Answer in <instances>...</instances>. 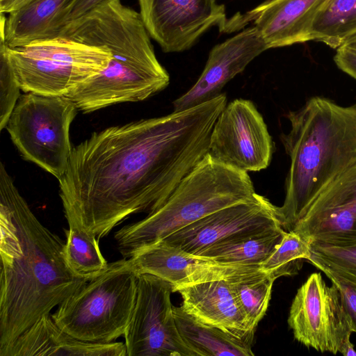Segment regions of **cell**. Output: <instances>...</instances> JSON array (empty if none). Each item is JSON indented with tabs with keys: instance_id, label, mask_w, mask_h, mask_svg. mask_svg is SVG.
I'll return each instance as SVG.
<instances>
[{
	"instance_id": "12",
	"label": "cell",
	"mask_w": 356,
	"mask_h": 356,
	"mask_svg": "<svg viewBox=\"0 0 356 356\" xmlns=\"http://www.w3.org/2000/svg\"><path fill=\"white\" fill-rule=\"evenodd\" d=\"M278 207L255 193L250 200L213 212L163 240L198 255L235 236L282 227Z\"/></svg>"
},
{
	"instance_id": "18",
	"label": "cell",
	"mask_w": 356,
	"mask_h": 356,
	"mask_svg": "<svg viewBox=\"0 0 356 356\" xmlns=\"http://www.w3.org/2000/svg\"><path fill=\"white\" fill-rule=\"evenodd\" d=\"M182 308L196 321L240 338L254 334L228 280H215L177 288Z\"/></svg>"
},
{
	"instance_id": "27",
	"label": "cell",
	"mask_w": 356,
	"mask_h": 356,
	"mask_svg": "<svg viewBox=\"0 0 356 356\" xmlns=\"http://www.w3.org/2000/svg\"><path fill=\"white\" fill-rule=\"evenodd\" d=\"M8 46L0 38V129L6 128L10 114L20 95L17 82L7 50Z\"/></svg>"
},
{
	"instance_id": "6",
	"label": "cell",
	"mask_w": 356,
	"mask_h": 356,
	"mask_svg": "<svg viewBox=\"0 0 356 356\" xmlns=\"http://www.w3.org/2000/svg\"><path fill=\"white\" fill-rule=\"evenodd\" d=\"M7 50L21 90L44 95H67L99 74L111 59L105 46L60 36Z\"/></svg>"
},
{
	"instance_id": "13",
	"label": "cell",
	"mask_w": 356,
	"mask_h": 356,
	"mask_svg": "<svg viewBox=\"0 0 356 356\" xmlns=\"http://www.w3.org/2000/svg\"><path fill=\"white\" fill-rule=\"evenodd\" d=\"M292 231L309 243L356 241V164L306 207Z\"/></svg>"
},
{
	"instance_id": "31",
	"label": "cell",
	"mask_w": 356,
	"mask_h": 356,
	"mask_svg": "<svg viewBox=\"0 0 356 356\" xmlns=\"http://www.w3.org/2000/svg\"><path fill=\"white\" fill-rule=\"evenodd\" d=\"M34 0H0V12L9 14L17 11Z\"/></svg>"
},
{
	"instance_id": "24",
	"label": "cell",
	"mask_w": 356,
	"mask_h": 356,
	"mask_svg": "<svg viewBox=\"0 0 356 356\" xmlns=\"http://www.w3.org/2000/svg\"><path fill=\"white\" fill-rule=\"evenodd\" d=\"M309 262L331 280L356 286V241L310 243Z\"/></svg>"
},
{
	"instance_id": "1",
	"label": "cell",
	"mask_w": 356,
	"mask_h": 356,
	"mask_svg": "<svg viewBox=\"0 0 356 356\" xmlns=\"http://www.w3.org/2000/svg\"><path fill=\"white\" fill-rule=\"evenodd\" d=\"M227 105L217 97L165 116L107 127L72 147L59 194L68 225L97 236L155 211L209 154Z\"/></svg>"
},
{
	"instance_id": "19",
	"label": "cell",
	"mask_w": 356,
	"mask_h": 356,
	"mask_svg": "<svg viewBox=\"0 0 356 356\" xmlns=\"http://www.w3.org/2000/svg\"><path fill=\"white\" fill-rule=\"evenodd\" d=\"M77 0H34L19 10L1 13L0 38L11 48L56 37Z\"/></svg>"
},
{
	"instance_id": "8",
	"label": "cell",
	"mask_w": 356,
	"mask_h": 356,
	"mask_svg": "<svg viewBox=\"0 0 356 356\" xmlns=\"http://www.w3.org/2000/svg\"><path fill=\"white\" fill-rule=\"evenodd\" d=\"M288 324L294 338L322 353L356 355L353 333L339 291L327 286L320 273L311 274L292 301Z\"/></svg>"
},
{
	"instance_id": "16",
	"label": "cell",
	"mask_w": 356,
	"mask_h": 356,
	"mask_svg": "<svg viewBox=\"0 0 356 356\" xmlns=\"http://www.w3.org/2000/svg\"><path fill=\"white\" fill-rule=\"evenodd\" d=\"M266 50L265 43L254 26H248L216 44L210 51L195 84L172 102L173 111L188 109L217 97L227 82Z\"/></svg>"
},
{
	"instance_id": "26",
	"label": "cell",
	"mask_w": 356,
	"mask_h": 356,
	"mask_svg": "<svg viewBox=\"0 0 356 356\" xmlns=\"http://www.w3.org/2000/svg\"><path fill=\"white\" fill-rule=\"evenodd\" d=\"M310 253V243L293 231L285 232L282 240L273 252L260 266L276 280L293 275L301 269L303 260Z\"/></svg>"
},
{
	"instance_id": "23",
	"label": "cell",
	"mask_w": 356,
	"mask_h": 356,
	"mask_svg": "<svg viewBox=\"0 0 356 356\" xmlns=\"http://www.w3.org/2000/svg\"><path fill=\"white\" fill-rule=\"evenodd\" d=\"M275 279L261 268L228 280L249 328L255 330L264 317Z\"/></svg>"
},
{
	"instance_id": "9",
	"label": "cell",
	"mask_w": 356,
	"mask_h": 356,
	"mask_svg": "<svg viewBox=\"0 0 356 356\" xmlns=\"http://www.w3.org/2000/svg\"><path fill=\"white\" fill-rule=\"evenodd\" d=\"M171 285L151 274H138L136 303L124 337L128 356H196L178 331Z\"/></svg>"
},
{
	"instance_id": "17",
	"label": "cell",
	"mask_w": 356,
	"mask_h": 356,
	"mask_svg": "<svg viewBox=\"0 0 356 356\" xmlns=\"http://www.w3.org/2000/svg\"><path fill=\"white\" fill-rule=\"evenodd\" d=\"M127 356L125 343L79 340L60 328L51 314L43 316L0 356Z\"/></svg>"
},
{
	"instance_id": "30",
	"label": "cell",
	"mask_w": 356,
	"mask_h": 356,
	"mask_svg": "<svg viewBox=\"0 0 356 356\" xmlns=\"http://www.w3.org/2000/svg\"><path fill=\"white\" fill-rule=\"evenodd\" d=\"M105 1L106 0H77L66 16L64 25L70 21L81 17Z\"/></svg>"
},
{
	"instance_id": "20",
	"label": "cell",
	"mask_w": 356,
	"mask_h": 356,
	"mask_svg": "<svg viewBox=\"0 0 356 356\" xmlns=\"http://www.w3.org/2000/svg\"><path fill=\"white\" fill-rule=\"evenodd\" d=\"M175 323L184 341L196 356H252L254 335L240 338L200 323L180 307H173Z\"/></svg>"
},
{
	"instance_id": "25",
	"label": "cell",
	"mask_w": 356,
	"mask_h": 356,
	"mask_svg": "<svg viewBox=\"0 0 356 356\" xmlns=\"http://www.w3.org/2000/svg\"><path fill=\"white\" fill-rule=\"evenodd\" d=\"M65 234L64 256L74 275L91 279L106 268L108 263L100 250L95 235L73 225L69 226Z\"/></svg>"
},
{
	"instance_id": "2",
	"label": "cell",
	"mask_w": 356,
	"mask_h": 356,
	"mask_svg": "<svg viewBox=\"0 0 356 356\" xmlns=\"http://www.w3.org/2000/svg\"><path fill=\"white\" fill-rule=\"evenodd\" d=\"M0 353L89 280L74 275L64 242L40 222L0 163Z\"/></svg>"
},
{
	"instance_id": "4",
	"label": "cell",
	"mask_w": 356,
	"mask_h": 356,
	"mask_svg": "<svg viewBox=\"0 0 356 356\" xmlns=\"http://www.w3.org/2000/svg\"><path fill=\"white\" fill-rule=\"evenodd\" d=\"M254 194L248 172L208 154L160 207L115 233L117 248L123 258L129 259L143 248L213 212L249 200Z\"/></svg>"
},
{
	"instance_id": "7",
	"label": "cell",
	"mask_w": 356,
	"mask_h": 356,
	"mask_svg": "<svg viewBox=\"0 0 356 356\" xmlns=\"http://www.w3.org/2000/svg\"><path fill=\"white\" fill-rule=\"evenodd\" d=\"M77 110L65 95L25 92L19 97L6 129L24 159L59 180L71 155L70 128Z\"/></svg>"
},
{
	"instance_id": "29",
	"label": "cell",
	"mask_w": 356,
	"mask_h": 356,
	"mask_svg": "<svg viewBox=\"0 0 356 356\" xmlns=\"http://www.w3.org/2000/svg\"><path fill=\"white\" fill-rule=\"evenodd\" d=\"M334 60L337 67L356 79V49L342 46L337 49Z\"/></svg>"
},
{
	"instance_id": "15",
	"label": "cell",
	"mask_w": 356,
	"mask_h": 356,
	"mask_svg": "<svg viewBox=\"0 0 356 356\" xmlns=\"http://www.w3.org/2000/svg\"><path fill=\"white\" fill-rule=\"evenodd\" d=\"M138 274L147 273L177 288L233 277L260 268L259 266L226 264L187 252L163 240L146 246L129 258Z\"/></svg>"
},
{
	"instance_id": "3",
	"label": "cell",
	"mask_w": 356,
	"mask_h": 356,
	"mask_svg": "<svg viewBox=\"0 0 356 356\" xmlns=\"http://www.w3.org/2000/svg\"><path fill=\"white\" fill-rule=\"evenodd\" d=\"M286 118L290 130L280 138L290 167L278 209L282 227L289 232L306 207L356 164V104L344 106L313 97Z\"/></svg>"
},
{
	"instance_id": "21",
	"label": "cell",
	"mask_w": 356,
	"mask_h": 356,
	"mask_svg": "<svg viewBox=\"0 0 356 356\" xmlns=\"http://www.w3.org/2000/svg\"><path fill=\"white\" fill-rule=\"evenodd\" d=\"M285 232L279 226L242 234L213 245L198 255L222 263L260 266L280 245Z\"/></svg>"
},
{
	"instance_id": "32",
	"label": "cell",
	"mask_w": 356,
	"mask_h": 356,
	"mask_svg": "<svg viewBox=\"0 0 356 356\" xmlns=\"http://www.w3.org/2000/svg\"><path fill=\"white\" fill-rule=\"evenodd\" d=\"M343 46L356 49V35L350 38Z\"/></svg>"
},
{
	"instance_id": "28",
	"label": "cell",
	"mask_w": 356,
	"mask_h": 356,
	"mask_svg": "<svg viewBox=\"0 0 356 356\" xmlns=\"http://www.w3.org/2000/svg\"><path fill=\"white\" fill-rule=\"evenodd\" d=\"M338 288L353 332H356V286L332 282Z\"/></svg>"
},
{
	"instance_id": "10",
	"label": "cell",
	"mask_w": 356,
	"mask_h": 356,
	"mask_svg": "<svg viewBox=\"0 0 356 356\" xmlns=\"http://www.w3.org/2000/svg\"><path fill=\"white\" fill-rule=\"evenodd\" d=\"M209 154L244 172H257L270 164L273 143L254 104L236 99L218 115L210 136Z\"/></svg>"
},
{
	"instance_id": "11",
	"label": "cell",
	"mask_w": 356,
	"mask_h": 356,
	"mask_svg": "<svg viewBox=\"0 0 356 356\" xmlns=\"http://www.w3.org/2000/svg\"><path fill=\"white\" fill-rule=\"evenodd\" d=\"M150 35L165 53L189 49L211 27L222 33L227 19L216 0H138Z\"/></svg>"
},
{
	"instance_id": "22",
	"label": "cell",
	"mask_w": 356,
	"mask_h": 356,
	"mask_svg": "<svg viewBox=\"0 0 356 356\" xmlns=\"http://www.w3.org/2000/svg\"><path fill=\"white\" fill-rule=\"evenodd\" d=\"M355 35L356 0H328L316 16L311 40L337 49Z\"/></svg>"
},
{
	"instance_id": "5",
	"label": "cell",
	"mask_w": 356,
	"mask_h": 356,
	"mask_svg": "<svg viewBox=\"0 0 356 356\" xmlns=\"http://www.w3.org/2000/svg\"><path fill=\"white\" fill-rule=\"evenodd\" d=\"M138 273L131 259L108 263L51 314L55 323L84 341L107 343L124 336L136 299Z\"/></svg>"
},
{
	"instance_id": "14",
	"label": "cell",
	"mask_w": 356,
	"mask_h": 356,
	"mask_svg": "<svg viewBox=\"0 0 356 356\" xmlns=\"http://www.w3.org/2000/svg\"><path fill=\"white\" fill-rule=\"evenodd\" d=\"M328 0H266L243 13L227 18L222 33L254 26L267 49L311 40L313 23Z\"/></svg>"
}]
</instances>
